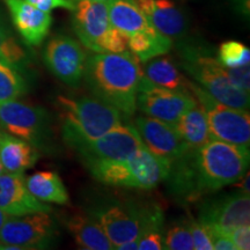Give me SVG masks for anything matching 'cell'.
I'll use <instances>...</instances> for the list:
<instances>
[{
  "label": "cell",
  "mask_w": 250,
  "mask_h": 250,
  "mask_svg": "<svg viewBox=\"0 0 250 250\" xmlns=\"http://www.w3.org/2000/svg\"><path fill=\"white\" fill-rule=\"evenodd\" d=\"M249 146L212 139L170 162L168 188L180 201L193 202L230 186L249 167Z\"/></svg>",
  "instance_id": "1"
},
{
  "label": "cell",
  "mask_w": 250,
  "mask_h": 250,
  "mask_svg": "<svg viewBox=\"0 0 250 250\" xmlns=\"http://www.w3.org/2000/svg\"><path fill=\"white\" fill-rule=\"evenodd\" d=\"M143 70L132 52H96L86 58L83 79L94 98L116 108L123 116L132 117Z\"/></svg>",
  "instance_id": "2"
},
{
  "label": "cell",
  "mask_w": 250,
  "mask_h": 250,
  "mask_svg": "<svg viewBox=\"0 0 250 250\" xmlns=\"http://www.w3.org/2000/svg\"><path fill=\"white\" fill-rule=\"evenodd\" d=\"M57 100L62 109V140L72 148L99 138L122 124L123 115L96 98L61 95Z\"/></svg>",
  "instance_id": "3"
},
{
  "label": "cell",
  "mask_w": 250,
  "mask_h": 250,
  "mask_svg": "<svg viewBox=\"0 0 250 250\" xmlns=\"http://www.w3.org/2000/svg\"><path fill=\"white\" fill-rule=\"evenodd\" d=\"M86 167L99 182L107 186L152 190L167 179L170 162L143 145L122 160L100 161Z\"/></svg>",
  "instance_id": "4"
},
{
  "label": "cell",
  "mask_w": 250,
  "mask_h": 250,
  "mask_svg": "<svg viewBox=\"0 0 250 250\" xmlns=\"http://www.w3.org/2000/svg\"><path fill=\"white\" fill-rule=\"evenodd\" d=\"M179 51L183 68L195 79L197 85L225 105L248 110L249 93L239 89L230 83L226 67L221 65L218 58H214L204 48L189 43L181 44Z\"/></svg>",
  "instance_id": "5"
},
{
  "label": "cell",
  "mask_w": 250,
  "mask_h": 250,
  "mask_svg": "<svg viewBox=\"0 0 250 250\" xmlns=\"http://www.w3.org/2000/svg\"><path fill=\"white\" fill-rule=\"evenodd\" d=\"M108 239L116 249L122 243L137 239L148 229H162L164 214L155 206H140L133 203L112 202L92 210Z\"/></svg>",
  "instance_id": "6"
},
{
  "label": "cell",
  "mask_w": 250,
  "mask_h": 250,
  "mask_svg": "<svg viewBox=\"0 0 250 250\" xmlns=\"http://www.w3.org/2000/svg\"><path fill=\"white\" fill-rule=\"evenodd\" d=\"M0 127L26 140L39 151L50 153L54 147L51 115L44 108L17 100L0 103Z\"/></svg>",
  "instance_id": "7"
},
{
  "label": "cell",
  "mask_w": 250,
  "mask_h": 250,
  "mask_svg": "<svg viewBox=\"0 0 250 250\" xmlns=\"http://www.w3.org/2000/svg\"><path fill=\"white\" fill-rule=\"evenodd\" d=\"M190 92L204 109L211 138L239 146H249L250 116L248 110L225 105L197 83H189Z\"/></svg>",
  "instance_id": "8"
},
{
  "label": "cell",
  "mask_w": 250,
  "mask_h": 250,
  "mask_svg": "<svg viewBox=\"0 0 250 250\" xmlns=\"http://www.w3.org/2000/svg\"><path fill=\"white\" fill-rule=\"evenodd\" d=\"M196 103L197 100L191 92H179L155 86L144 74L140 79L136 108L149 117L174 125Z\"/></svg>",
  "instance_id": "9"
},
{
  "label": "cell",
  "mask_w": 250,
  "mask_h": 250,
  "mask_svg": "<svg viewBox=\"0 0 250 250\" xmlns=\"http://www.w3.org/2000/svg\"><path fill=\"white\" fill-rule=\"evenodd\" d=\"M144 145L133 125L120 124L99 138L78 145L74 151L83 164L122 160Z\"/></svg>",
  "instance_id": "10"
},
{
  "label": "cell",
  "mask_w": 250,
  "mask_h": 250,
  "mask_svg": "<svg viewBox=\"0 0 250 250\" xmlns=\"http://www.w3.org/2000/svg\"><path fill=\"white\" fill-rule=\"evenodd\" d=\"M55 233V223L48 212L8 217L0 230V246H18L23 250L45 248Z\"/></svg>",
  "instance_id": "11"
},
{
  "label": "cell",
  "mask_w": 250,
  "mask_h": 250,
  "mask_svg": "<svg viewBox=\"0 0 250 250\" xmlns=\"http://www.w3.org/2000/svg\"><path fill=\"white\" fill-rule=\"evenodd\" d=\"M199 223L210 230L229 235L234 229L250 223V197L233 192L210 199L199 210Z\"/></svg>",
  "instance_id": "12"
},
{
  "label": "cell",
  "mask_w": 250,
  "mask_h": 250,
  "mask_svg": "<svg viewBox=\"0 0 250 250\" xmlns=\"http://www.w3.org/2000/svg\"><path fill=\"white\" fill-rule=\"evenodd\" d=\"M44 64L54 76L70 87L80 86L87 55L76 40L58 35L44 49Z\"/></svg>",
  "instance_id": "13"
},
{
  "label": "cell",
  "mask_w": 250,
  "mask_h": 250,
  "mask_svg": "<svg viewBox=\"0 0 250 250\" xmlns=\"http://www.w3.org/2000/svg\"><path fill=\"white\" fill-rule=\"evenodd\" d=\"M133 127L144 145L155 155L169 162L179 158L189 147L169 123L147 115H138L133 120Z\"/></svg>",
  "instance_id": "14"
},
{
  "label": "cell",
  "mask_w": 250,
  "mask_h": 250,
  "mask_svg": "<svg viewBox=\"0 0 250 250\" xmlns=\"http://www.w3.org/2000/svg\"><path fill=\"white\" fill-rule=\"evenodd\" d=\"M72 12V24L81 44L94 52H98L99 43L112 28L109 20L108 2L78 0Z\"/></svg>",
  "instance_id": "15"
},
{
  "label": "cell",
  "mask_w": 250,
  "mask_h": 250,
  "mask_svg": "<svg viewBox=\"0 0 250 250\" xmlns=\"http://www.w3.org/2000/svg\"><path fill=\"white\" fill-rule=\"evenodd\" d=\"M0 208L9 217H19L36 212H51V206L31 195L23 173L0 175Z\"/></svg>",
  "instance_id": "16"
},
{
  "label": "cell",
  "mask_w": 250,
  "mask_h": 250,
  "mask_svg": "<svg viewBox=\"0 0 250 250\" xmlns=\"http://www.w3.org/2000/svg\"><path fill=\"white\" fill-rule=\"evenodd\" d=\"M17 30L27 45L42 44L52 24L50 13L43 12L26 0H5Z\"/></svg>",
  "instance_id": "17"
},
{
  "label": "cell",
  "mask_w": 250,
  "mask_h": 250,
  "mask_svg": "<svg viewBox=\"0 0 250 250\" xmlns=\"http://www.w3.org/2000/svg\"><path fill=\"white\" fill-rule=\"evenodd\" d=\"M149 24L169 39H180L187 31V20L170 0H134Z\"/></svg>",
  "instance_id": "18"
},
{
  "label": "cell",
  "mask_w": 250,
  "mask_h": 250,
  "mask_svg": "<svg viewBox=\"0 0 250 250\" xmlns=\"http://www.w3.org/2000/svg\"><path fill=\"white\" fill-rule=\"evenodd\" d=\"M40 158V151L26 140L0 130V161L5 173H24Z\"/></svg>",
  "instance_id": "19"
},
{
  "label": "cell",
  "mask_w": 250,
  "mask_h": 250,
  "mask_svg": "<svg viewBox=\"0 0 250 250\" xmlns=\"http://www.w3.org/2000/svg\"><path fill=\"white\" fill-rule=\"evenodd\" d=\"M67 229L81 248L88 250L114 249L101 225L92 215H72L67 220Z\"/></svg>",
  "instance_id": "20"
},
{
  "label": "cell",
  "mask_w": 250,
  "mask_h": 250,
  "mask_svg": "<svg viewBox=\"0 0 250 250\" xmlns=\"http://www.w3.org/2000/svg\"><path fill=\"white\" fill-rule=\"evenodd\" d=\"M173 126L189 148H198L212 140L205 111L198 102L184 112Z\"/></svg>",
  "instance_id": "21"
},
{
  "label": "cell",
  "mask_w": 250,
  "mask_h": 250,
  "mask_svg": "<svg viewBox=\"0 0 250 250\" xmlns=\"http://www.w3.org/2000/svg\"><path fill=\"white\" fill-rule=\"evenodd\" d=\"M108 14L111 26L127 37L152 27L134 0H111L108 2Z\"/></svg>",
  "instance_id": "22"
},
{
  "label": "cell",
  "mask_w": 250,
  "mask_h": 250,
  "mask_svg": "<svg viewBox=\"0 0 250 250\" xmlns=\"http://www.w3.org/2000/svg\"><path fill=\"white\" fill-rule=\"evenodd\" d=\"M143 74L155 86L179 92H190V81L180 73L174 62L168 57H155L145 62Z\"/></svg>",
  "instance_id": "23"
},
{
  "label": "cell",
  "mask_w": 250,
  "mask_h": 250,
  "mask_svg": "<svg viewBox=\"0 0 250 250\" xmlns=\"http://www.w3.org/2000/svg\"><path fill=\"white\" fill-rule=\"evenodd\" d=\"M31 195L43 203L67 204L70 201L67 190L59 175L55 171H39L26 179Z\"/></svg>",
  "instance_id": "24"
},
{
  "label": "cell",
  "mask_w": 250,
  "mask_h": 250,
  "mask_svg": "<svg viewBox=\"0 0 250 250\" xmlns=\"http://www.w3.org/2000/svg\"><path fill=\"white\" fill-rule=\"evenodd\" d=\"M127 45L139 62H145L167 54L173 46V40L159 33L154 27H149L148 29L130 35Z\"/></svg>",
  "instance_id": "25"
},
{
  "label": "cell",
  "mask_w": 250,
  "mask_h": 250,
  "mask_svg": "<svg viewBox=\"0 0 250 250\" xmlns=\"http://www.w3.org/2000/svg\"><path fill=\"white\" fill-rule=\"evenodd\" d=\"M0 62L13 67L19 72L22 71L24 65L27 64L26 52L15 41L1 17H0Z\"/></svg>",
  "instance_id": "26"
},
{
  "label": "cell",
  "mask_w": 250,
  "mask_h": 250,
  "mask_svg": "<svg viewBox=\"0 0 250 250\" xmlns=\"http://www.w3.org/2000/svg\"><path fill=\"white\" fill-rule=\"evenodd\" d=\"M26 92V81L20 72L0 62V103L14 101Z\"/></svg>",
  "instance_id": "27"
},
{
  "label": "cell",
  "mask_w": 250,
  "mask_h": 250,
  "mask_svg": "<svg viewBox=\"0 0 250 250\" xmlns=\"http://www.w3.org/2000/svg\"><path fill=\"white\" fill-rule=\"evenodd\" d=\"M218 61L226 68L242 66L250 62V50L241 42L227 41L219 46Z\"/></svg>",
  "instance_id": "28"
},
{
  "label": "cell",
  "mask_w": 250,
  "mask_h": 250,
  "mask_svg": "<svg viewBox=\"0 0 250 250\" xmlns=\"http://www.w3.org/2000/svg\"><path fill=\"white\" fill-rule=\"evenodd\" d=\"M165 249L192 250L193 242L190 233L189 223L180 221L168 229L165 236Z\"/></svg>",
  "instance_id": "29"
},
{
  "label": "cell",
  "mask_w": 250,
  "mask_h": 250,
  "mask_svg": "<svg viewBox=\"0 0 250 250\" xmlns=\"http://www.w3.org/2000/svg\"><path fill=\"white\" fill-rule=\"evenodd\" d=\"M127 40H129V37L125 35V34L112 27L107 35L103 37L101 42L99 43L98 52L120 54V52L126 51L127 48H129Z\"/></svg>",
  "instance_id": "30"
},
{
  "label": "cell",
  "mask_w": 250,
  "mask_h": 250,
  "mask_svg": "<svg viewBox=\"0 0 250 250\" xmlns=\"http://www.w3.org/2000/svg\"><path fill=\"white\" fill-rule=\"evenodd\" d=\"M189 223L190 233H191L193 249L196 250H213V245L211 241V235L208 229L199 221L190 218Z\"/></svg>",
  "instance_id": "31"
},
{
  "label": "cell",
  "mask_w": 250,
  "mask_h": 250,
  "mask_svg": "<svg viewBox=\"0 0 250 250\" xmlns=\"http://www.w3.org/2000/svg\"><path fill=\"white\" fill-rule=\"evenodd\" d=\"M139 250H161L165 249V236L161 229H148L138 237Z\"/></svg>",
  "instance_id": "32"
},
{
  "label": "cell",
  "mask_w": 250,
  "mask_h": 250,
  "mask_svg": "<svg viewBox=\"0 0 250 250\" xmlns=\"http://www.w3.org/2000/svg\"><path fill=\"white\" fill-rule=\"evenodd\" d=\"M226 73L230 83L239 89L248 92L250 90V67L249 64L242 66L226 68Z\"/></svg>",
  "instance_id": "33"
},
{
  "label": "cell",
  "mask_w": 250,
  "mask_h": 250,
  "mask_svg": "<svg viewBox=\"0 0 250 250\" xmlns=\"http://www.w3.org/2000/svg\"><path fill=\"white\" fill-rule=\"evenodd\" d=\"M33 6H35L41 11L50 13L56 8H65L68 11H73L76 4L72 0H26Z\"/></svg>",
  "instance_id": "34"
},
{
  "label": "cell",
  "mask_w": 250,
  "mask_h": 250,
  "mask_svg": "<svg viewBox=\"0 0 250 250\" xmlns=\"http://www.w3.org/2000/svg\"><path fill=\"white\" fill-rule=\"evenodd\" d=\"M230 239L235 246L236 250H248L250 249V226L243 225L237 227L229 234Z\"/></svg>",
  "instance_id": "35"
},
{
  "label": "cell",
  "mask_w": 250,
  "mask_h": 250,
  "mask_svg": "<svg viewBox=\"0 0 250 250\" xmlns=\"http://www.w3.org/2000/svg\"><path fill=\"white\" fill-rule=\"evenodd\" d=\"M208 232H210V235H211V241H212V245H213V250H235V246H234V243L229 235H225L223 233H219V232H215V230H210V229H208Z\"/></svg>",
  "instance_id": "36"
},
{
  "label": "cell",
  "mask_w": 250,
  "mask_h": 250,
  "mask_svg": "<svg viewBox=\"0 0 250 250\" xmlns=\"http://www.w3.org/2000/svg\"><path fill=\"white\" fill-rule=\"evenodd\" d=\"M233 186L236 187V189H239L240 192H243V193H247V195H249V192H250V189H249V171H247V173L243 175L242 177H240V179L237 180L236 182H234Z\"/></svg>",
  "instance_id": "37"
},
{
  "label": "cell",
  "mask_w": 250,
  "mask_h": 250,
  "mask_svg": "<svg viewBox=\"0 0 250 250\" xmlns=\"http://www.w3.org/2000/svg\"><path fill=\"white\" fill-rule=\"evenodd\" d=\"M116 249H118V250H137L138 249V237H137V239L130 240V241H127V242L122 243V245L116 247Z\"/></svg>",
  "instance_id": "38"
},
{
  "label": "cell",
  "mask_w": 250,
  "mask_h": 250,
  "mask_svg": "<svg viewBox=\"0 0 250 250\" xmlns=\"http://www.w3.org/2000/svg\"><path fill=\"white\" fill-rule=\"evenodd\" d=\"M8 217L9 215L6 213V212L2 211L1 208H0V230H1V228H2V226H4V224L6 223V220H7Z\"/></svg>",
  "instance_id": "39"
},
{
  "label": "cell",
  "mask_w": 250,
  "mask_h": 250,
  "mask_svg": "<svg viewBox=\"0 0 250 250\" xmlns=\"http://www.w3.org/2000/svg\"><path fill=\"white\" fill-rule=\"evenodd\" d=\"M5 173V169H4V167H2V165H1V161H0V175L1 174H4Z\"/></svg>",
  "instance_id": "40"
},
{
  "label": "cell",
  "mask_w": 250,
  "mask_h": 250,
  "mask_svg": "<svg viewBox=\"0 0 250 250\" xmlns=\"http://www.w3.org/2000/svg\"><path fill=\"white\" fill-rule=\"evenodd\" d=\"M72 1H78V0H72ZM95 1H103V2H109V1H111V0H95Z\"/></svg>",
  "instance_id": "41"
}]
</instances>
